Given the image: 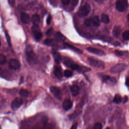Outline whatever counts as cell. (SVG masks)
Instances as JSON below:
<instances>
[{
	"instance_id": "5b68a950",
	"label": "cell",
	"mask_w": 129,
	"mask_h": 129,
	"mask_svg": "<svg viewBox=\"0 0 129 129\" xmlns=\"http://www.w3.org/2000/svg\"><path fill=\"white\" fill-rule=\"evenodd\" d=\"M91 10V7L89 4L86 3L79 10L78 14L80 16L83 17L88 15Z\"/></svg>"
},
{
	"instance_id": "8fae6325",
	"label": "cell",
	"mask_w": 129,
	"mask_h": 129,
	"mask_svg": "<svg viewBox=\"0 0 129 129\" xmlns=\"http://www.w3.org/2000/svg\"><path fill=\"white\" fill-rule=\"evenodd\" d=\"M115 7L116 9L119 12L123 11L126 8L125 5H124V3L123 1H117L116 2Z\"/></svg>"
},
{
	"instance_id": "ab89813d",
	"label": "cell",
	"mask_w": 129,
	"mask_h": 129,
	"mask_svg": "<svg viewBox=\"0 0 129 129\" xmlns=\"http://www.w3.org/2000/svg\"><path fill=\"white\" fill-rule=\"evenodd\" d=\"M77 123L76 122L72 125L70 129H77Z\"/></svg>"
},
{
	"instance_id": "603a6c76",
	"label": "cell",
	"mask_w": 129,
	"mask_h": 129,
	"mask_svg": "<svg viewBox=\"0 0 129 129\" xmlns=\"http://www.w3.org/2000/svg\"><path fill=\"white\" fill-rule=\"evenodd\" d=\"M101 20L103 23L105 24H108L110 22V19L109 17L106 14H102L101 15Z\"/></svg>"
},
{
	"instance_id": "1f68e13d",
	"label": "cell",
	"mask_w": 129,
	"mask_h": 129,
	"mask_svg": "<svg viewBox=\"0 0 129 129\" xmlns=\"http://www.w3.org/2000/svg\"><path fill=\"white\" fill-rule=\"evenodd\" d=\"M102 125L101 123H99V122L96 123L94 125V126L93 128V129H102Z\"/></svg>"
},
{
	"instance_id": "4dcf8cb0",
	"label": "cell",
	"mask_w": 129,
	"mask_h": 129,
	"mask_svg": "<svg viewBox=\"0 0 129 129\" xmlns=\"http://www.w3.org/2000/svg\"><path fill=\"white\" fill-rule=\"evenodd\" d=\"M84 24L87 26H89L91 25V18H87L84 21Z\"/></svg>"
},
{
	"instance_id": "9a60e30c",
	"label": "cell",
	"mask_w": 129,
	"mask_h": 129,
	"mask_svg": "<svg viewBox=\"0 0 129 129\" xmlns=\"http://www.w3.org/2000/svg\"><path fill=\"white\" fill-rule=\"evenodd\" d=\"M102 79L104 82L111 83L113 84H115L116 82V79L114 78L110 77V76H107V75H104V76H102Z\"/></svg>"
},
{
	"instance_id": "83f0119b",
	"label": "cell",
	"mask_w": 129,
	"mask_h": 129,
	"mask_svg": "<svg viewBox=\"0 0 129 129\" xmlns=\"http://www.w3.org/2000/svg\"><path fill=\"white\" fill-rule=\"evenodd\" d=\"M44 43L46 45H51L54 43V41L51 39H46L44 41Z\"/></svg>"
},
{
	"instance_id": "d4e9b609",
	"label": "cell",
	"mask_w": 129,
	"mask_h": 129,
	"mask_svg": "<svg viewBox=\"0 0 129 129\" xmlns=\"http://www.w3.org/2000/svg\"><path fill=\"white\" fill-rule=\"evenodd\" d=\"M32 31L33 34H35L36 33L40 32V29H39V27L38 25H34L32 26Z\"/></svg>"
},
{
	"instance_id": "60d3db41",
	"label": "cell",
	"mask_w": 129,
	"mask_h": 129,
	"mask_svg": "<svg viewBox=\"0 0 129 129\" xmlns=\"http://www.w3.org/2000/svg\"><path fill=\"white\" fill-rule=\"evenodd\" d=\"M128 84H129V78H128V77H126V80H125V85L127 87H128Z\"/></svg>"
},
{
	"instance_id": "277c9868",
	"label": "cell",
	"mask_w": 129,
	"mask_h": 129,
	"mask_svg": "<svg viewBox=\"0 0 129 129\" xmlns=\"http://www.w3.org/2000/svg\"><path fill=\"white\" fill-rule=\"evenodd\" d=\"M127 67V66L126 64L124 63H118L112 67L110 69V72L111 73H119L125 70L126 68Z\"/></svg>"
},
{
	"instance_id": "e575fe53",
	"label": "cell",
	"mask_w": 129,
	"mask_h": 129,
	"mask_svg": "<svg viewBox=\"0 0 129 129\" xmlns=\"http://www.w3.org/2000/svg\"><path fill=\"white\" fill-rule=\"evenodd\" d=\"M114 53H115L116 55H118V56H122L123 55L124 52L122 51H120V50H116L114 51Z\"/></svg>"
},
{
	"instance_id": "4316f807",
	"label": "cell",
	"mask_w": 129,
	"mask_h": 129,
	"mask_svg": "<svg viewBox=\"0 0 129 129\" xmlns=\"http://www.w3.org/2000/svg\"><path fill=\"white\" fill-rule=\"evenodd\" d=\"M122 36L124 40H128L129 39V31L126 30L124 32H123Z\"/></svg>"
},
{
	"instance_id": "8992f818",
	"label": "cell",
	"mask_w": 129,
	"mask_h": 129,
	"mask_svg": "<svg viewBox=\"0 0 129 129\" xmlns=\"http://www.w3.org/2000/svg\"><path fill=\"white\" fill-rule=\"evenodd\" d=\"M23 103V99L19 97L16 98L11 103V107L13 110H17Z\"/></svg>"
},
{
	"instance_id": "d6986e66",
	"label": "cell",
	"mask_w": 129,
	"mask_h": 129,
	"mask_svg": "<svg viewBox=\"0 0 129 129\" xmlns=\"http://www.w3.org/2000/svg\"><path fill=\"white\" fill-rule=\"evenodd\" d=\"M52 55L53 56V58L54 59V60L55 61V62L57 63H59L61 60V55L58 52H53L52 53Z\"/></svg>"
},
{
	"instance_id": "484cf974",
	"label": "cell",
	"mask_w": 129,
	"mask_h": 129,
	"mask_svg": "<svg viewBox=\"0 0 129 129\" xmlns=\"http://www.w3.org/2000/svg\"><path fill=\"white\" fill-rule=\"evenodd\" d=\"M6 62H7L6 56L3 54H0V64H4L6 63Z\"/></svg>"
},
{
	"instance_id": "6da1fadb",
	"label": "cell",
	"mask_w": 129,
	"mask_h": 129,
	"mask_svg": "<svg viewBox=\"0 0 129 129\" xmlns=\"http://www.w3.org/2000/svg\"><path fill=\"white\" fill-rule=\"evenodd\" d=\"M63 63L68 67L74 70H78L80 71H88L89 68L86 67L79 66L77 63L73 61L72 59L68 57H64L63 58Z\"/></svg>"
},
{
	"instance_id": "4fadbf2b",
	"label": "cell",
	"mask_w": 129,
	"mask_h": 129,
	"mask_svg": "<svg viewBox=\"0 0 129 129\" xmlns=\"http://www.w3.org/2000/svg\"><path fill=\"white\" fill-rule=\"evenodd\" d=\"M63 45L64 46V47H66V48H68L69 49H70L72 50H73L74 51L77 52V53H82V51L79 49L78 48L68 43H67V42H65V43H63Z\"/></svg>"
},
{
	"instance_id": "ba28073f",
	"label": "cell",
	"mask_w": 129,
	"mask_h": 129,
	"mask_svg": "<svg viewBox=\"0 0 129 129\" xmlns=\"http://www.w3.org/2000/svg\"><path fill=\"white\" fill-rule=\"evenodd\" d=\"M50 91L56 98L58 100H60L61 99V92L58 88L55 86H51L50 88Z\"/></svg>"
},
{
	"instance_id": "ac0fdd59",
	"label": "cell",
	"mask_w": 129,
	"mask_h": 129,
	"mask_svg": "<svg viewBox=\"0 0 129 129\" xmlns=\"http://www.w3.org/2000/svg\"><path fill=\"white\" fill-rule=\"evenodd\" d=\"M121 28L120 26H116L115 27H114V28H113V30L112 31V34L113 35V36L115 37H117L120 34V32H121Z\"/></svg>"
},
{
	"instance_id": "7bdbcfd3",
	"label": "cell",
	"mask_w": 129,
	"mask_h": 129,
	"mask_svg": "<svg viewBox=\"0 0 129 129\" xmlns=\"http://www.w3.org/2000/svg\"><path fill=\"white\" fill-rule=\"evenodd\" d=\"M1 41H0V46H1Z\"/></svg>"
},
{
	"instance_id": "d6a6232c",
	"label": "cell",
	"mask_w": 129,
	"mask_h": 129,
	"mask_svg": "<svg viewBox=\"0 0 129 129\" xmlns=\"http://www.w3.org/2000/svg\"><path fill=\"white\" fill-rule=\"evenodd\" d=\"M53 29L52 28H50L49 29L47 32H46V35L48 36H51L53 34Z\"/></svg>"
},
{
	"instance_id": "b9f144b4",
	"label": "cell",
	"mask_w": 129,
	"mask_h": 129,
	"mask_svg": "<svg viewBox=\"0 0 129 129\" xmlns=\"http://www.w3.org/2000/svg\"><path fill=\"white\" fill-rule=\"evenodd\" d=\"M106 129H110L109 127H107Z\"/></svg>"
},
{
	"instance_id": "5bb4252c",
	"label": "cell",
	"mask_w": 129,
	"mask_h": 129,
	"mask_svg": "<svg viewBox=\"0 0 129 129\" xmlns=\"http://www.w3.org/2000/svg\"><path fill=\"white\" fill-rule=\"evenodd\" d=\"M54 38L55 40L56 41H57V42L63 41L64 40V39H66L65 37L61 33H60L59 32H56L55 33L54 36Z\"/></svg>"
},
{
	"instance_id": "8d00e7d4",
	"label": "cell",
	"mask_w": 129,
	"mask_h": 129,
	"mask_svg": "<svg viewBox=\"0 0 129 129\" xmlns=\"http://www.w3.org/2000/svg\"><path fill=\"white\" fill-rule=\"evenodd\" d=\"M61 2L63 5H68L70 4V3L71 2V1L70 0H62Z\"/></svg>"
},
{
	"instance_id": "e0dca14e",
	"label": "cell",
	"mask_w": 129,
	"mask_h": 129,
	"mask_svg": "<svg viewBox=\"0 0 129 129\" xmlns=\"http://www.w3.org/2000/svg\"><path fill=\"white\" fill-rule=\"evenodd\" d=\"M54 73L55 76L58 79H61L62 77V74L61 72V70L59 67L56 66L55 67Z\"/></svg>"
},
{
	"instance_id": "7a4b0ae2",
	"label": "cell",
	"mask_w": 129,
	"mask_h": 129,
	"mask_svg": "<svg viewBox=\"0 0 129 129\" xmlns=\"http://www.w3.org/2000/svg\"><path fill=\"white\" fill-rule=\"evenodd\" d=\"M26 59L28 62L30 64H35L37 63V57L33 51V49L29 46H28L26 48Z\"/></svg>"
},
{
	"instance_id": "9c48e42d",
	"label": "cell",
	"mask_w": 129,
	"mask_h": 129,
	"mask_svg": "<svg viewBox=\"0 0 129 129\" xmlns=\"http://www.w3.org/2000/svg\"><path fill=\"white\" fill-rule=\"evenodd\" d=\"M87 50L91 53H94L96 55H100V56L104 55L105 54V52L103 50L98 49V48H94V47H88V48H87Z\"/></svg>"
},
{
	"instance_id": "7402d4cb",
	"label": "cell",
	"mask_w": 129,
	"mask_h": 129,
	"mask_svg": "<svg viewBox=\"0 0 129 129\" xmlns=\"http://www.w3.org/2000/svg\"><path fill=\"white\" fill-rule=\"evenodd\" d=\"M121 101H122V98L121 96L119 94H117L114 96V97L113 100V101L114 103L116 104H119L121 102Z\"/></svg>"
},
{
	"instance_id": "f546056e",
	"label": "cell",
	"mask_w": 129,
	"mask_h": 129,
	"mask_svg": "<svg viewBox=\"0 0 129 129\" xmlns=\"http://www.w3.org/2000/svg\"><path fill=\"white\" fill-rule=\"evenodd\" d=\"M64 76L66 77H70L71 76H72L73 75V72L70 71V70H66L64 71Z\"/></svg>"
},
{
	"instance_id": "52a82bcc",
	"label": "cell",
	"mask_w": 129,
	"mask_h": 129,
	"mask_svg": "<svg viewBox=\"0 0 129 129\" xmlns=\"http://www.w3.org/2000/svg\"><path fill=\"white\" fill-rule=\"evenodd\" d=\"M9 67L14 70H18L20 68L21 64L19 60L15 58H12L9 62Z\"/></svg>"
},
{
	"instance_id": "7c38bea8",
	"label": "cell",
	"mask_w": 129,
	"mask_h": 129,
	"mask_svg": "<svg viewBox=\"0 0 129 129\" xmlns=\"http://www.w3.org/2000/svg\"><path fill=\"white\" fill-rule=\"evenodd\" d=\"M20 18H21V21L24 24H28L30 22V16L29 14L27 13H21Z\"/></svg>"
},
{
	"instance_id": "ffe728a7",
	"label": "cell",
	"mask_w": 129,
	"mask_h": 129,
	"mask_svg": "<svg viewBox=\"0 0 129 129\" xmlns=\"http://www.w3.org/2000/svg\"><path fill=\"white\" fill-rule=\"evenodd\" d=\"M91 23L94 26H98L100 25V21L98 16H95L91 18Z\"/></svg>"
},
{
	"instance_id": "f35d334b",
	"label": "cell",
	"mask_w": 129,
	"mask_h": 129,
	"mask_svg": "<svg viewBox=\"0 0 129 129\" xmlns=\"http://www.w3.org/2000/svg\"><path fill=\"white\" fill-rule=\"evenodd\" d=\"M128 101V97L127 96H124V97L123 98V100H122V101H123V103H125L126 102H127Z\"/></svg>"
},
{
	"instance_id": "3957f363",
	"label": "cell",
	"mask_w": 129,
	"mask_h": 129,
	"mask_svg": "<svg viewBox=\"0 0 129 129\" xmlns=\"http://www.w3.org/2000/svg\"><path fill=\"white\" fill-rule=\"evenodd\" d=\"M88 60L90 65L94 67L102 69H104L105 67V64L103 61L99 59L93 57H88Z\"/></svg>"
},
{
	"instance_id": "f1b7e54d",
	"label": "cell",
	"mask_w": 129,
	"mask_h": 129,
	"mask_svg": "<svg viewBox=\"0 0 129 129\" xmlns=\"http://www.w3.org/2000/svg\"><path fill=\"white\" fill-rule=\"evenodd\" d=\"M33 35H34V37H35V38L36 40H40L42 36V34L41 32H39L38 33H36L33 34Z\"/></svg>"
},
{
	"instance_id": "cb8c5ba5",
	"label": "cell",
	"mask_w": 129,
	"mask_h": 129,
	"mask_svg": "<svg viewBox=\"0 0 129 129\" xmlns=\"http://www.w3.org/2000/svg\"><path fill=\"white\" fill-rule=\"evenodd\" d=\"M19 94H20V96H22V97H27L29 95V92L27 90H26V89H22L20 91Z\"/></svg>"
},
{
	"instance_id": "30bf717a",
	"label": "cell",
	"mask_w": 129,
	"mask_h": 129,
	"mask_svg": "<svg viewBox=\"0 0 129 129\" xmlns=\"http://www.w3.org/2000/svg\"><path fill=\"white\" fill-rule=\"evenodd\" d=\"M73 105L72 101L69 99H65L62 103V107L64 110H69Z\"/></svg>"
},
{
	"instance_id": "2e32d148",
	"label": "cell",
	"mask_w": 129,
	"mask_h": 129,
	"mask_svg": "<svg viewBox=\"0 0 129 129\" xmlns=\"http://www.w3.org/2000/svg\"><path fill=\"white\" fill-rule=\"evenodd\" d=\"M70 90H71L72 95L74 96H77L80 92V88L78 86H77L76 85L72 86L71 87Z\"/></svg>"
},
{
	"instance_id": "836d02e7",
	"label": "cell",
	"mask_w": 129,
	"mask_h": 129,
	"mask_svg": "<svg viewBox=\"0 0 129 129\" xmlns=\"http://www.w3.org/2000/svg\"><path fill=\"white\" fill-rule=\"evenodd\" d=\"M5 34H6V39L7 40V42H8V43L9 44V46H11V39H10V37L8 34V33H7V32L6 31L5 32Z\"/></svg>"
},
{
	"instance_id": "44dd1931",
	"label": "cell",
	"mask_w": 129,
	"mask_h": 129,
	"mask_svg": "<svg viewBox=\"0 0 129 129\" xmlns=\"http://www.w3.org/2000/svg\"><path fill=\"white\" fill-rule=\"evenodd\" d=\"M32 21L34 25H38L40 21V17L38 14H34L32 17Z\"/></svg>"
},
{
	"instance_id": "74e56055",
	"label": "cell",
	"mask_w": 129,
	"mask_h": 129,
	"mask_svg": "<svg viewBox=\"0 0 129 129\" xmlns=\"http://www.w3.org/2000/svg\"><path fill=\"white\" fill-rule=\"evenodd\" d=\"M8 3H9V4L11 6H14L15 5V1L14 0H9L8 1Z\"/></svg>"
},
{
	"instance_id": "d590c367",
	"label": "cell",
	"mask_w": 129,
	"mask_h": 129,
	"mask_svg": "<svg viewBox=\"0 0 129 129\" xmlns=\"http://www.w3.org/2000/svg\"><path fill=\"white\" fill-rule=\"evenodd\" d=\"M51 19H52L51 16L50 15H49L48 16V17H47V19H46V23H47V25L50 24V22H51Z\"/></svg>"
}]
</instances>
